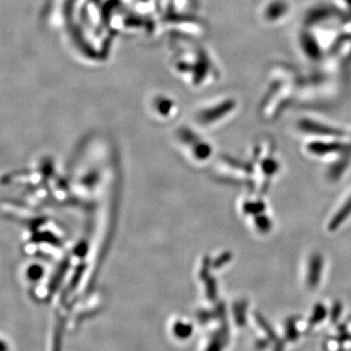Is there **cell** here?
<instances>
[{
    "label": "cell",
    "mask_w": 351,
    "mask_h": 351,
    "mask_svg": "<svg viewBox=\"0 0 351 351\" xmlns=\"http://www.w3.org/2000/svg\"><path fill=\"white\" fill-rule=\"evenodd\" d=\"M351 215V196L346 201L345 205L339 208L338 213L332 217L331 223H330V230H337L339 226L348 219Z\"/></svg>",
    "instance_id": "6da1fadb"
},
{
    "label": "cell",
    "mask_w": 351,
    "mask_h": 351,
    "mask_svg": "<svg viewBox=\"0 0 351 351\" xmlns=\"http://www.w3.org/2000/svg\"><path fill=\"white\" fill-rule=\"evenodd\" d=\"M323 269V260L322 257L319 255H314L311 257L308 263V269H307V274H308V282L313 284L317 282V279Z\"/></svg>",
    "instance_id": "7a4b0ae2"
}]
</instances>
